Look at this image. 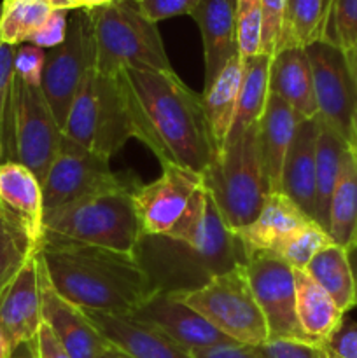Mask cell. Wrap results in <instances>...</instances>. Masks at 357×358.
I'll list each match as a JSON object with an SVG mask.
<instances>
[{
	"label": "cell",
	"mask_w": 357,
	"mask_h": 358,
	"mask_svg": "<svg viewBox=\"0 0 357 358\" xmlns=\"http://www.w3.org/2000/svg\"><path fill=\"white\" fill-rule=\"evenodd\" d=\"M304 49L314 73L317 115L357 156V87L345 52L324 41Z\"/></svg>",
	"instance_id": "obj_12"
},
{
	"label": "cell",
	"mask_w": 357,
	"mask_h": 358,
	"mask_svg": "<svg viewBox=\"0 0 357 358\" xmlns=\"http://www.w3.org/2000/svg\"><path fill=\"white\" fill-rule=\"evenodd\" d=\"M46 65V51L31 44H21L14 52V76L28 86L41 87Z\"/></svg>",
	"instance_id": "obj_38"
},
{
	"label": "cell",
	"mask_w": 357,
	"mask_h": 358,
	"mask_svg": "<svg viewBox=\"0 0 357 358\" xmlns=\"http://www.w3.org/2000/svg\"><path fill=\"white\" fill-rule=\"evenodd\" d=\"M14 52L16 48L0 42V143L6 129L7 112H9L10 93L14 83Z\"/></svg>",
	"instance_id": "obj_41"
},
{
	"label": "cell",
	"mask_w": 357,
	"mask_h": 358,
	"mask_svg": "<svg viewBox=\"0 0 357 358\" xmlns=\"http://www.w3.org/2000/svg\"><path fill=\"white\" fill-rule=\"evenodd\" d=\"M9 358H38L37 343H35V339H31V341H23L20 343V345L13 346Z\"/></svg>",
	"instance_id": "obj_46"
},
{
	"label": "cell",
	"mask_w": 357,
	"mask_h": 358,
	"mask_svg": "<svg viewBox=\"0 0 357 358\" xmlns=\"http://www.w3.org/2000/svg\"><path fill=\"white\" fill-rule=\"evenodd\" d=\"M300 121L290 105H287L279 94L270 93L265 110L258 121V143L272 192H280L284 161Z\"/></svg>",
	"instance_id": "obj_24"
},
{
	"label": "cell",
	"mask_w": 357,
	"mask_h": 358,
	"mask_svg": "<svg viewBox=\"0 0 357 358\" xmlns=\"http://www.w3.org/2000/svg\"><path fill=\"white\" fill-rule=\"evenodd\" d=\"M38 257L49 285L83 310L132 315L156 292L153 280L133 254L41 241Z\"/></svg>",
	"instance_id": "obj_2"
},
{
	"label": "cell",
	"mask_w": 357,
	"mask_h": 358,
	"mask_svg": "<svg viewBox=\"0 0 357 358\" xmlns=\"http://www.w3.org/2000/svg\"><path fill=\"white\" fill-rule=\"evenodd\" d=\"M203 184L202 173L181 166H163L156 180L136 185L132 198L144 236H160L174 229Z\"/></svg>",
	"instance_id": "obj_14"
},
{
	"label": "cell",
	"mask_w": 357,
	"mask_h": 358,
	"mask_svg": "<svg viewBox=\"0 0 357 358\" xmlns=\"http://www.w3.org/2000/svg\"><path fill=\"white\" fill-rule=\"evenodd\" d=\"M42 325V264L38 252L0 294V329L10 346L37 338Z\"/></svg>",
	"instance_id": "obj_16"
},
{
	"label": "cell",
	"mask_w": 357,
	"mask_h": 358,
	"mask_svg": "<svg viewBox=\"0 0 357 358\" xmlns=\"http://www.w3.org/2000/svg\"><path fill=\"white\" fill-rule=\"evenodd\" d=\"M203 182L231 231L258 217L272 192L259 152L258 124L224 143L203 171Z\"/></svg>",
	"instance_id": "obj_6"
},
{
	"label": "cell",
	"mask_w": 357,
	"mask_h": 358,
	"mask_svg": "<svg viewBox=\"0 0 357 358\" xmlns=\"http://www.w3.org/2000/svg\"><path fill=\"white\" fill-rule=\"evenodd\" d=\"M63 129L56 122L41 87L14 76L2 149L6 161L27 166L38 182L48 175L62 145Z\"/></svg>",
	"instance_id": "obj_9"
},
{
	"label": "cell",
	"mask_w": 357,
	"mask_h": 358,
	"mask_svg": "<svg viewBox=\"0 0 357 358\" xmlns=\"http://www.w3.org/2000/svg\"><path fill=\"white\" fill-rule=\"evenodd\" d=\"M310 217L284 192H270L261 212L247 226L234 231L245 250V257L252 252L275 254L280 245L296 231L310 224Z\"/></svg>",
	"instance_id": "obj_20"
},
{
	"label": "cell",
	"mask_w": 357,
	"mask_h": 358,
	"mask_svg": "<svg viewBox=\"0 0 357 358\" xmlns=\"http://www.w3.org/2000/svg\"><path fill=\"white\" fill-rule=\"evenodd\" d=\"M304 271L331 296L343 313L356 308V285L345 247L335 243L318 252Z\"/></svg>",
	"instance_id": "obj_29"
},
{
	"label": "cell",
	"mask_w": 357,
	"mask_h": 358,
	"mask_svg": "<svg viewBox=\"0 0 357 358\" xmlns=\"http://www.w3.org/2000/svg\"><path fill=\"white\" fill-rule=\"evenodd\" d=\"M241 76H244V62H241V56H234L220 70V73L214 79V83L209 87H205L202 94L217 152L226 143L231 126H233L238 94H240Z\"/></svg>",
	"instance_id": "obj_26"
},
{
	"label": "cell",
	"mask_w": 357,
	"mask_h": 358,
	"mask_svg": "<svg viewBox=\"0 0 357 358\" xmlns=\"http://www.w3.org/2000/svg\"><path fill=\"white\" fill-rule=\"evenodd\" d=\"M135 255L156 290L170 294L198 289L214 276L247 262L240 240L227 227L214 198L196 233L184 238L142 236Z\"/></svg>",
	"instance_id": "obj_3"
},
{
	"label": "cell",
	"mask_w": 357,
	"mask_h": 358,
	"mask_svg": "<svg viewBox=\"0 0 357 358\" xmlns=\"http://www.w3.org/2000/svg\"><path fill=\"white\" fill-rule=\"evenodd\" d=\"M94 69V38L90 13L70 10L65 41L46 52L41 90L52 115L63 129L70 105L84 77Z\"/></svg>",
	"instance_id": "obj_10"
},
{
	"label": "cell",
	"mask_w": 357,
	"mask_h": 358,
	"mask_svg": "<svg viewBox=\"0 0 357 358\" xmlns=\"http://www.w3.org/2000/svg\"><path fill=\"white\" fill-rule=\"evenodd\" d=\"M51 3L52 9H65V10H76L83 9V0H48Z\"/></svg>",
	"instance_id": "obj_47"
},
{
	"label": "cell",
	"mask_w": 357,
	"mask_h": 358,
	"mask_svg": "<svg viewBox=\"0 0 357 358\" xmlns=\"http://www.w3.org/2000/svg\"><path fill=\"white\" fill-rule=\"evenodd\" d=\"M202 34L205 87L238 55L237 0H200L191 14Z\"/></svg>",
	"instance_id": "obj_19"
},
{
	"label": "cell",
	"mask_w": 357,
	"mask_h": 358,
	"mask_svg": "<svg viewBox=\"0 0 357 358\" xmlns=\"http://www.w3.org/2000/svg\"><path fill=\"white\" fill-rule=\"evenodd\" d=\"M10 350H13V346H10V343H9V339H7L6 332L0 329V358H9Z\"/></svg>",
	"instance_id": "obj_50"
},
{
	"label": "cell",
	"mask_w": 357,
	"mask_h": 358,
	"mask_svg": "<svg viewBox=\"0 0 357 358\" xmlns=\"http://www.w3.org/2000/svg\"><path fill=\"white\" fill-rule=\"evenodd\" d=\"M343 52H345L350 73H352V79H354V83H356V87H357V44L354 45L352 49H349V51H343Z\"/></svg>",
	"instance_id": "obj_49"
},
{
	"label": "cell",
	"mask_w": 357,
	"mask_h": 358,
	"mask_svg": "<svg viewBox=\"0 0 357 358\" xmlns=\"http://www.w3.org/2000/svg\"><path fill=\"white\" fill-rule=\"evenodd\" d=\"M331 3L332 0H286L279 49L308 48L314 42L324 41Z\"/></svg>",
	"instance_id": "obj_31"
},
{
	"label": "cell",
	"mask_w": 357,
	"mask_h": 358,
	"mask_svg": "<svg viewBox=\"0 0 357 358\" xmlns=\"http://www.w3.org/2000/svg\"><path fill=\"white\" fill-rule=\"evenodd\" d=\"M52 7L48 0H4L0 16V42L18 48L46 23Z\"/></svg>",
	"instance_id": "obj_32"
},
{
	"label": "cell",
	"mask_w": 357,
	"mask_h": 358,
	"mask_svg": "<svg viewBox=\"0 0 357 358\" xmlns=\"http://www.w3.org/2000/svg\"><path fill=\"white\" fill-rule=\"evenodd\" d=\"M100 358H132V357H128L126 353H122L121 350H118L115 346L111 345L104 353H102Z\"/></svg>",
	"instance_id": "obj_51"
},
{
	"label": "cell",
	"mask_w": 357,
	"mask_h": 358,
	"mask_svg": "<svg viewBox=\"0 0 357 358\" xmlns=\"http://www.w3.org/2000/svg\"><path fill=\"white\" fill-rule=\"evenodd\" d=\"M63 136L111 161L133 138L118 77L91 70L84 77L63 126Z\"/></svg>",
	"instance_id": "obj_7"
},
{
	"label": "cell",
	"mask_w": 357,
	"mask_h": 358,
	"mask_svg": "<svg viewBox=\"0 0 357 358\" xmlns=\"http://www.w3.org/2000/svg\"><path fill=\"white\" fill-rule=\"evenodd\" d=\"M37 252L23 226L0 206V294Z\"/></svg>",
	"instance_id": "obj_33"
},
{
	"label": "cell",
	"mask_w": 357,
	"mask_h": 358,
	"mask_svg": "<svg viewBox=\"0 0 357 358\" xmlns=\"http://www.w3.org/2000/svg\"><path fill=\"white\" fill-rule=\"evenodd\" d=\"M324 42L349 51L357 44V0H332Z\"/></svg>",
	"instance_id": "obj_35"
},
{
	"label": "cell",
	"mask_w": 357,
	"mask_h": 358,
	"mask_svg": "<svg viewBox=\"0 0 357 358\" xmlns=\"http://www.w3.org/2000/svg\"><path fill=\"white\" fill-rule=\"evenodd\" d=\"M140 184L130 173H115L108 161L74 142L62 138L58 154L42 180L44 212L69 205L77 199L88 198L112 189L132 187Z\"/></svg>",
	"instance_id": "obj_11"
},
{
	"label": "cell",
	"mask_w": 357,
	"mask_h": 358,
	"mask_svg": "<svg viewBox=\"0 0 357 358\" xmlns=\"http://www.w3.org/2000/svg\"><path fill=\"white\" fill-rule=\"evenodd\" d=\"M245 266L252 292L265 315L270 339L308 341L298 322L293 268L272 252H252Z\"/></svg>",
	"instance_id": "obj_13"
},
{
	"label": "cell",
	"mask_w": 357,
	"mask_h": 358,
	"mask_svg": "<svg viewBox=\"0 0 357 358\" xmlns=\"http://www.w3.org/2000/svg\"><path fill=\"white\" fill-rule=\"evenodd\" d=\"M270 93L293 107L301 121L317 117L314 73L304 48H282L270 63Z\"/></svg>",
	"instance_id": "obj_22"
},
{
	"label": "cell",
	"mask_w": 357,
	"mask_h": 358,
	"mask_svg": "<svg viewBox=\"0 0 357 358\" xmlns=\"http://www.w3.org/2000/svg\"><path fill=\"white\" fill-rule=\"evenodd\" d=\"M331 245H335V241L329 236L328 231L318 226L315 220H312L310 224L296 231L293 236L287 238L275 254L282 257L293 269L304 271L312 259Z\"/></svg>",
	"instance_id": "obj_34"
},
{
	"label": "cell",
	"mask_w": 357,
	"mask_h": 358,
	"mask_svg": "<svg viewBox=\"0 0 357 358\" xmlns=\"http://www.w3.org/2000/svg\"><path fill=\"white\" fill-rule=\"evenodd\" d=\"M88 13L98 73L118 77L125 69L172 70L156 23L140 13L135 0H115Z\"/></svg>",
	"instance_id": "obj_5"
},
{
	"label": "cell",
	"mask_w": 357,
	"mask_h": 358,
	"mask_svg": "<svg viewBox=\"0 0 357 358\" xmlns=\"http://www.w3.org/2000/svg\"><path fill=\"white\" fill-rule=\"evenodd\" d=\"M286 0H261V55L273 56L282 38Z\"/></svg>",
	"instance_id": "obj_37"
},
{
	"label": "cell",
	"mask_w": 357,
	"mask_h": 358,
	"mask_svg": "<svg viewBox=\"0 0 357 358\" xmlns=\"http://www.w3.org/2000/svg\"><path fill=\"white\" fill-rule=\"evenodd\" d=\"M130 317L156 327L188 352L231 341L214 325H210L202 315L196 313L184 301L170 292L156 290Z\"/></svg>",
	"instance_id": "obj_15"
},
{
	"label": "cell",
	"mask_w": 357,
	"mask_h": 358,
	"mask_svg": "<svg viewBox=\"0 0 357 358\" xmlns=\"http://www.w3.org/2000/svg\"><path fill=\"white\" fill-rule=\"evenodd\" d=\"M42 264V262H41ZM42 322L52 331L70 358H100L111 343L76 304L63 299L42 269Z\"/></svg>",
	"instance_id": "obj_17"
},
{
	"label": "cell",
	"mask_w": 357,
	"mask_h": 358,
	"mask_svg": "<svg viewBox=\"0 0 357 358\" xmlns=\"http://www.w3.org/2000/svg\"><path fill=\"white\" fill-rule=\"evenodd\" d=\"M318 119H304L298 124L287 150L280 178V192L293 199L301 212L315 220V171H317Z\"/></svg>",
	"instance_id": "obj_21"
},
{
	"label": "cell",
	"mask_w": 357,
	"mask_h": 358,
	"mask_svg": "<svg viewBox=\"0 0 357 358\" xmlns=\"http://www.w3.org/2000/svg\"><path fill=\"white\" fill-rule=\"evenodd\" d=\"M357 229V156L346 150L329 205V236L340 247H349Z\"/></svg>",
	"instance_id": "obj_30"
},
{
	"label": "cell",
	"mask_w": 357,
	"mask_h": 358,
	"mask_svg": "<svg viewBox=\"0 0 357 358\" xmlns=\"http://www.w3.org/2000/svg\"><path fill=\"white\" fill-rule=\"evenodd\" d=\"M326 346L343 358H357V322L345 318Z\"/></svg>",
	"instance_id": "obj_44"
},
{
	"label": "cell",
	"mask_w": 357,
	"mask_h": 358,
	"mask_svg": "<svg viewBox=\"0 0 357 358\" xmlns=\"http://www.w3.org/2000/svg\"><path fill=\"white\" fill-rule=\"evenodd\" d=\"M192 358H268L261 346L240 345V343H223V345L210 346V348L189 352Z\"/></svg>",
	"instance_id": "obj_43"
},
{
	"label": "cell",
	"mask_w": 357,
	"mask_h": 358,
	"mask_svg": "<svg viewBox=\"0 0 357 358\" xmlns=\"http://www.w3.org/2000/svg\"><path fill=\"white\" fill-rule=\"evenodd\" d=\"M69 16L70 10L55 9L49 14L46 23L31 35L30 41H28L27 44L37 45V48L41 49H52L56 48V45H59L65 41L66 27H69Z\"/></svg>",
	"instance_id": "obj_39"
},
{
	"label": "cell",
	"mask_w": 357,
	"mask_h": 358,
	"mask_svg": "<svg viewBox=\"0 0 357 358\" xmlns=\"http://www.w3.org/2000/svg\"><path fill=\"white\" fill-rule=\"evenodd\" d=\"M346 254H349L350 268H352L354 285H356V306H357V245H349V247H346Z\"/></svg>",
	"instance_id": "obj_48"
},
{
	"label": "cell",
	"mask_w": 357,
	"mask_h": 358,
	"mask_svg": "<svg viewBox=\"0 0 357 358\" xmlns=\"http://www.w3.org/2000/svg\"><path fill=\"white\" fill-rule=\"evenodd\" d=\"M322 345L294 339H270L261 350L268 358H322Z\"/></svg>",
	"instance_id": "obj_42"
},
{
	"label": "cell",
	"mask_w": 357,
	"mask_h": 358,
	"mask_svg": "<svg viewBox=\"0 0 357 358\" xmlns=\"http://www.w3.org/2000/svg\"><path fill=\"white\" fill-rule=\"evenodd\" d=\"M175 296L231 341L262 346L270 339L268 325L252 292L245 264L214 276L198 289Z\"/></svg>",
	"instance_id": "obj_8"
},
{
	"label": "cell",
	"mask_w": 357,
	"mask_h": 358,
	"mask_svg": "<svg viewBox=\"0 0 357 358\" xmlns=\"http://www.w3.org/2000/svg\"><path fill=\"white\" fill-rule=\"evenodd\" d=\"M35 343H37L38 358H70L69 353L62 348L58 339L55 338L52 331L44 322H42L41 329H38Z\"/></svg>",
	"instance_id": "obj_45"
},
{
	"label": "cell",
	"mask_w": 357,
	"mask_h": 358,
	"mask_svg": "<svg viewBox=\"0 0 357 358\" xmlns=\"http://www.w3.org/2000/svg\"><path fill=\"white\" fill-rule=\"evenodd\" d=\"M322 358H343V357H340L338 353H335L329 346L324 345V348H322Z\"/></svg>",
	"instance_id": "obj_53"
},
{
	"label": "cell",
	"mask_w": 357,
	"mask_h": 358,
	"mask_svg": "<svg viewBox=\"0 0 357 358\" xmlns=\"http://www.w3.org/2000/svg\"><path fill=\"white\" fill-rule=\"evenodd\" d=\"M296 283V315L304 338L315 345H328L342 327L345 313L328 292L303 269H293Z\"/></svg>",
	"instance_id": "obj_25"
},
{
	"label": "cell",
	"mask_w": 357,
	"mask_h": 358,
	"mask_svg": "<svg viewBox=\"0 0 357 358\" xmlns=\"http://www.w3.org/2000/svg\"><path fill=\"white\" fill-rule=\"evenodd\" d=\"M83 310V308H80ZM105 339L132 358H192L168 336L130 315L83 310Z\"/></svg>",
	"instance_id": "obj_18"
},
{
	"label": "cell",
	"mask_w": 357,
	"mask_h": 358,
	"mask_svg": "<svg viewBox=\"0 0 357 358\" xmlns=\"http://www.w3.org/2000/svg\"><path fill=\"white\" fill-rule=\"evenodd\" d=\"M318 119L317 171H315V222L329 233V205L338 182L342 161L349 145L324 121Z\"/></svg>",
	"instance_id": "obj_27"
},
{
	"label": "cell",
	"mask_w": 357,
	"mask_h": 358,
	"mask_svg": "<svg viewBox=\"0 0 357 358\" xmlns=\"http://www.w3.org/2000/svg\"><path fill=\"white\" fill-rule=\"evenodd\" d=\"M2 156H4V149H2V143H0V159H2Z\"/></svg>",
	"instance_id": "obj_55"
},
{
	"label": "cell",
	"mask_w": 357,
	"mask_h": 358,
	"mask_svg": "<svg viewBox=\"0 0 357 358\" xmlns=\"http://www.w3.org/2000/svg\"><path fill=\"white\" fill-rule=\"evenodd\" d=\"M0 16H2V3H0Z\"/></svg>",
	"instance_id": "obj_56"
},
{
	"label": "cell",
	"mask_w": 357,
	"mask_h": 358,
	"mask_svg": "<svg viewBox=\"0 0 357 358\" xmlns=\"http://www.w3.org/2000/svg\"><path fill=\"white\" fill-rule=\"evenodd\" d=\"M133 138L161 163L202 173L216 156V143L202 94L174 70L125 69L118 76Z\"/></svg>",
	"instance_id": "obj_1"
},
{
	"label": "cell",
	"mask_w": 357,
	"mask_h": 358,
	"mask_svg": "<svg viewBox=\"0 0 357 358\" xmlns=\"http://www.w3.org/2000/svg\"><path fill=\"white\" fill-rule=\"evenodd\" d=\"M241 62H244V76H241L240 94H238L237 114L226 142L237 138L245 129L258 124L270 96L272 56L258 55L252 58H241Z\"/></svg>",
	"instance_id": "obj_28"
},
{
	"label": "cell",
	"mask_w": 357,
	"mask_h": 358,
	"mask_svg": "<svg viewBox=\"0 0 357 358\" xmlns=\"http://www.w3.org/2000/svg\"><path fill=\"white\" fill-rule=\"evenodd\" d=\"M140 13L153 23L175 16H191L200 0H135Z\"/></svg>",
	"instance_id": "obj_40"
},
{
	"label": "cell",
	"mask_w": 357,
	"mask_h": 358,
	"mask_svg": "<svg viewBox=\"0 0 357 358\" xmlns=\"http://www.w3.org/2000/svg\"><path fill=\"white\" fill-rule=\"evenodd\" d=\"M112 2H115V0H83V9H97V7L108 6Z\"/></svg>",
	"instance_id": "obj_52"
},
{
	"label": "cell",
	"mask_w": 357,
	"mask_h": 358,
	"mask_svg": "<svg viewBox=\"0 0 357 358\" xmlns=\"http://www.w3.org/2000/svg\"><path fill=\"white\" fill-rule=\"evenodd\" d=\"M261 0H237V41L241 58L261 55Z\"/></svg>",
	"instance_id": "obj_36"
},
{
	"label": "cell",
	"mask_w": 357,
	"mask_h": 358,
	"mask_svg": "<svg viewBox=\"0 0 357 358\" xmlns=\"http://www.w3.org/2000/svg\"><path fill=\"white\" fill-rule=\"evenodd\" d=\"M0 206L23 226L35 243H41L44 222L42 184L27 166L14 161L0 163Z\"/></svg>",
	"instance_id": "obj_23"
},
{
	"label": "cell",
	"mask_w": 357,
	"mask_h": 358,
	"mask_svg": "<svg viewBox=\"0 0 357 358\" xmlns=\"http://www.w3.org/2000/svg\"><path fill=\"white\" fill-rule=\"evenodd\" d=\"M136 185L98 192L48 210L41 241H63L135 255L144 236L132 198Z\"/></svg>",
	"instance_id": "obj_4"
},
{
	"label": "cell",
	"mask_w": 357,
	"mask_h": 358,
	"mask_svg": "<svg viewBox=\"0 0 357 358\" xmlns=\"http://www.w3.org/2000/svg\"><path fill=\"white\" fill-rule=\"evenodd\" d=\"M350 245H357V229H356V233H354V240H352V243Z\"/></svg>",
	"instance_id": "obj_54"
}]
</instances>
